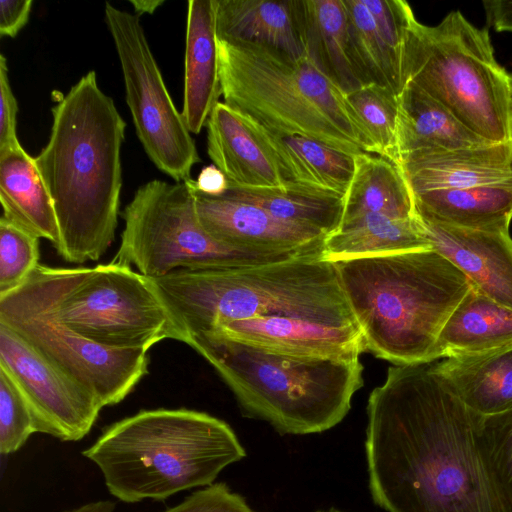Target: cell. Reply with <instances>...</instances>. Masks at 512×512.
I'll use <instances>...</instances> for the list:
<instances>
[{"mask_svg": "<svg viewBox=\"0 0 512 512\" xmlns=\"http://www.w3.org/2000/svg\"><path fill=\"white\" fill-rule=\"evenodd\" d=\"M105 21L120 61L126 102L150 160L175 182L200 162L195 141L175 107L139 16L106 2Z\"/></svg>", "mask_w": 512, "mask_h": 512, "instance_id": "8fae6325", "label": "cell"}, {"mask_svg": "<svg viewBox=\"0 0 512 512\" xmlns=\"http://www.w3.org/2000/svg\"><path fill=\"white\" fill-rule=\"evenodd\" d=\"M432 249L416 215L398 219L383 214H365L340 223L327 236L322 257L332 263Z\"/></svg>", "mask_w": 512, "mask_h": 512, "instance_id": "484cf974", "label": "cell"}, {"mask_svg": "<svg viewBox=\"0 0 512 512\" xmlns=\"http://www.w3.org/2000/svg\"><path fill=\"white\" fill-rule=\"evenodd\" d=\"M189 183L196 191L209 196H220L229 188L226 176L214 164L204 167L197 179H190Z\"/></svg>", "mask_w": 512, "mask_h": 512, "instance_id": "ab89813d", "label": "cell"}, {"mask_svg": "<svg viewBox=\"0 0 512 512\" xmlns=\"http://www.w3.org/2000/svg\"><path fill=\"white\" fill-rule=\"evenodd\" d=\"M433 368L470 411L488 416L512 409V344L443 358Z\"/></svg>", "mask_w": 512, "mask_h": 512, "instance_id": "44dd1931", "label": "cell"}, {"mask_svg": "<svg viewBox=\"0 0 512 512\" xmlns=\"http://www.w3.org/2000/svg\"><path fill=\"white\" fill-rule=\"evenodd\" d=\"M82 454L126 503L210 486L246 455L226 422L186 408L141 410L107 427Z\"/></svg>", "mask_w": 512, "mask_h": 512, "instance_id": "5b68a950", "label": "cell"}, {"mask_svg": "<svg viewBox=\"0 0 512 512\" xmlns=\"http://www.w3.org/2000/svg\"><path fill=\"white\" fill-rule=\"evenodd\" d=\"M2 218L24 231L50 241L55 249L60 232L51 196L35 158L21 147L0 154Z\"/></svg>", "mask_w": 512, "mask_h": 512, "instance_id": "cb8c5ba5", "label": "cell"}, {"mask_svg": "<svg viewBox=\"0 0 512 512\" xmlns=\"http://www.w3.org/2000/svg\"><path fill=\"white\" fill-rule=\"evenodd\" d=\"M183 343L236 320L292 316L356 324L335 263L322 256L230 268L178 269L152 279Z\"/></svg>", "mask_w": 512, "mask_h": 512, "instance_id": "277c9868", "label": "cell"}, {"mask_svg": "<svg viewBox=\"0 0 512 512\" xmlns=\"http://www.w3.org/2000/svg\"><path fill=\"white\" fill-rule=\"evenodd\" d=\"M374 502L388 512H509L484 467L474 412L432 363L393 365L367 402Z\"/></svg>", "mask_w": 512, "mask_h": 512, "instance_id": "6da1fadb", "label": "cell"}, {"mask_svg": "<svg viewBox=\"0 0 512 512\" xmlns=\"http://www.w3.org/2000/svg\"><path fill=\"white\" fill-rule=\"evenodd\" d=\"M0 323L93 396L102 408L121 402L148 372L147 351L94 343L16 291L0 296Z\"/></svg>", "mask_w": 512, "mask_h": 512, "instance_id": "7c38bea8", "label": "cell"}, {"mask_svg": "<svg viewBox=\"0 0 512 512\" xmlns=\"http://www.w3.org/2000/svg\"><path fill=\"white\" fill-rule=\"evenodd\" d=\"M372 15L381 38L399 63L402 58L407 30L415 17L410 5L403 0H362Z\"/></svg>", "mask_w": 512, "mask_h": 512, "instance_id": "d590c367", "label": "cell"}, {"mask_svg": "<svg viewBox=\"0 0 512 512\" xmlns=\"http://www.w3.org/2000/svg\"><path fill=\"white\" fill-rule=\"evenodd\" d=\"M218 41L306 57L304 0H213Z\"/></svg>", "mask_w": 512, "mask_h": 512, "instance_id": "d6986e66", "label": "cell"}, {"mask_svg": "<svg viewBox=\"0 0 512 512\" xmlns=\"http://www.w3.org/2000/svg\"><path fill=\"white\" fill-rule=\"evenodd\" d=\"M335 265L365 351L393 365L440 359V333L471 289L452 262L430 249Z\"/></svg>", "mask_w": 512, "mask_h": 512, "instance_id": "3957f363", "label": "cell"}, {"mask_svg": "<svg viewBox=\"0 0 512 512\" xmlns=\"http://www.w3.org/2000/svg\"><path fill=\"white\" fill-rule=\"evenodd\" d=\"M418 219L433 250L452 262L475 290L512 309L509 232L468 230Z\"/></svg>", "mask_w": 512, "mask_h": 512, "instance_id": "e0dca14e", "label": "cell"}, {"mask_svg": "<svg viewBox=\"0 0 512 512\" xmlns=\"http://www.w3.org/2000/svg\"><path fill=\"white\" fill-rule=\"evenodd\" d=\"M0 368L14 380L31 411L36 432L78 441L102 409L98 401L0 323Z\"/></svg>", "mask_w": 512, "mask_h": 512, "instance_id": "4fadbf2b", "label": "cell"}, {"mask_svg": "<svg viewBox=\"0 0 512 512\" xmlns=\"http://www.w3.org/2000/svg\"><path fill=\"white\" fill-rule=\"evenodd\" d=\"M316 512H343V511H340V510L335 509V508H328V509H324V510H318Z\"/></svg>", "mask_w": 512, "mask_h": 512, "instance_id": "ee69618b", "label": "cell"}, {"mask_svg": "<svg viewBox=\"0 0 512 512\" xmlns=\"http://www.w3.org/2000/svg\"><path fill=\"white\" fill-rule=\"evenodd\" d=\"M207 153L229 186L250 190H287L289 184L263 142L258 123L225 102H218L207 123Z\"/></svg>", "mask_w": 512, "mask_h": 512, "instance_id": "2e32d148", "label": "cell"}, {"mask_svg": "<svg viewBox=\"0 0 512 512\" xmlns=\"http://www.w3.org/2000/svg\"><path fill=\"white\" fill-rule=\"evenodd\" d=\"M186 183L194 192L201 226L218 243L253 254L322 256L327 238L322 231L279 219L225 193L202 194Z\"/></svg>", "mask_w": 512, "mask_h": 512, "instance_id": "5bb4252c", "label": "cell"}, {"mask_svg": "<svg viewBox=\"0 0 512 512\" xmlns=\"http://www.w3.org/2000/svg\"><path fill=\"white\" fill-rule=\"evenodd\" d=\"M258 128L290 189L345 196L354 174V155L306 137L275 135L259 123Z\"/></svg>", "mask_w": 512, "mask_h": 512, "instance_id": "7402d4cb", "label": "cell"}, {"mask_svg": "<svg viewBox=\"0 0 512 512\" xmlns=\"http://www.w3.org/2000/svg\"><path fill=\"white\" fill-rule=\"evenodd\" d=\"M416 215L468 230L509 232L512 180L463 189L426 191L413 195Z\"/></svg>", "mask_w": 512, "mask_h": 512, "instance_id": "603a6c76", "label": "cell"}, {"mask_svg": "<svg viewBox=\"0 0 512 512\" xmlns=\"http://www.w3.org/2000/svg\"><path fill=\"white\" fill-rule=\"evenodd\" d=\"M491 144L463 125L448 109L412 83L398 96L396 152L453 150Z\"/></svg>", "mask_w": 512, "mask_h": 512, "instance_id": "d4e9b609", "label": "cell"}, {"mask_svg": "<svg viewBox=\"0 0 512 512\" xmlns=\"http://www.w3.org/2000/svg\"><path fill=\"white\" fill-rule=\"evenodd\" d=\"M217 42L226 104L275 135L306 137L354 156L370 153L365 130L345 94L307 57Z\"/></svg>", "mask_w": 512, "mask_h": 512, "instance_id": "52a82bcc", "label": "cell"}, {"mask_svg": "<svg viewBox=\"0 0 512 512\" xmlns=\"http://www.w3.org/2000/svg\"><path fill=\"white\" fill-rule=\"evenodd\" d=\"M233 392L246 415L281 434L326 431L347 415L363 385V366L352 361L298 358L266 351L218 332L188 344Z\"/></svg>", "mask_w": 512, "mask_h": 512, "instance_id": "8992f818", "label": "cell"}, {"mask_svg": "<svg viewBox=\"0 0 512 512\" xmlns=\"http://www.w3.org/2000/svg\"><path fill=\"white\" fill-rule=\"evenodd\" d=\"M130 4L133 6L135 13L138 16L142 14H153L162 4L164 0H130Z\"/></svg>", "mask_w": 512, "mask_h": 512, "instance_id": "b9f144b4", "label": "cell"}, {"mask_svg": "<svg viewBox=\"0 0 512 512\" xmlns=\"http://www.w3.org/2000/svg\"><path fill=\"white\" fill-rule=\"evenodd\" d=\"M400 168L412 195L512 180V142L403 155Z\"/></svg>", "mask_w": 512, "mask_h": 512, "instance_id": "ac0fdd59", "label": "cell"}, {"mask_svg": "<svg viewBox=\"0 0 512 512\" xmlns=\"http://www.w3.org/2000/svg\"><path fill=\"white\" fill-rule=\"evenodd\" d=\"M482 4L489 26L512 32V0H485Z\"/></svg>", "mask_w": 512, "mask_h": 512, "instance_id": "60d3db41", "label": "cell"}, {"mask_svg": "<svg viewBox=\"0 0 512 512\" xmlns=\"http://www.w3.org/2000/svg\"><path fill=\"white\" fill-rule=\"evenodd\" d=\"M343 2L352 61L364 85L387 87L399 96L404 86L401 67L381 38L372 15L362 0Z\"/></svg>", "mask_w": 512, "mask_h": 512, "instance_id": "4dcf8cb0", "label": "cell"}, {"mask_svg": "<svg viewBox=\"0 0 512 512\" xmlns=\"http://www.w3.org/2000/svg\"><path fill=\"white\" fill-rule=\"evenodd\" d=\"M126 123L89 71L52 108L45 147L34 157L51 196L67 262L99 260L115 239Z\"/></svg>", "mask_w": 512, "mask_h": 512, "instance_id": "7a4b0ae2", "label": "cell"}, {"mask_svg": "<svg viewBox=\"0 0 512 512\" xmlns=\"http://www.w3.org/2000/svg\"><path fill=\"white\" fill-rule=\"evenodd\" d=\"M402 79L485 141L512 142V78L497 62L488 30L474 26L460 11L435 26L411 20Z\"/></svg>", "mask_w": 512, "mask_h": 512, "instance_id": "ba28073f", "label": "cell"}, {"mask_svg": "<svg viewBox=\"0 0 512 512\" xmlns=\"http://www.w3.org/2000/svg\"><path fill=\"white\" fill-rule=\"evenodd\" d=\"M370 143V153L398 163V96L389 88L367 84L345 95Z\"/></svg>", "mask_w": 512, "mask_h": 512, "instance_id": "1f68e13d", "label": "cell"}, {"mask_svg": "<svg viewBox=\"0 0 512 512\" xmlns=\"http://www.w3.org/2000/svg\"><path fill=\"white\" fill-rule=\"evenodd\" d=\"M211 332L269 352L298 358L352 361L359 359L365 351L361 332L355 324L292 316L236 320Z\"/></svg>", "mask_w": 512, "mask_h": 512, "instance_id": "9a60e30c", "label": "cell"}, {"mask_svg": "<svg viewBox=\"0 0 512 512\" xmlns=\"http://www.w3.org/2000/svg\"><path fill=\"white\" fill-rule=\"evenodd\" d=\"M16 291L68 329L99 345L148 351L183 335L152 279L119 263L60 268L39 264Z\"/></svg>", "mask_w": 512, "mask_h": 512, "instance_id": "9c48e42d", "label": "cell"}, {"mask_svg": "<svg viewBox=\"0 0 512 512\" xmlns=\"http://www.w3.org/2000/svg\"><path fill=\"white\" fill-rule=\"evenodd\" d=\"M18 104L9 81L7 60L0 55V154L22 147L17 136Z\"/></svg>", "mask_w": 512, "mask_h": 512, "instance_id": "74e56055", "label": "cell"}, {"mask_svg": "<svg viewBox=\"0 0 512 512\" xmlns=\"http://www.w3.org/2000/svg\"><path fill=\"white\" fill-rule=\"evenodd\" d=\"M39 239L0 218V296L22 286L40 264Z\"/></svg>", "mask_w": 512, "mask_h": 512, "instance_id": "836d02e7", "label": "cell"}, {"mask_svg": "<svg viewBox=\"0 0 512 512\" xmlns=\"http://www.w3.org/2000/svg\"><path fill=\"white\" fill-rule=\"evenodd\" d=\"M354 159V174L344 196L341 222L365 214L416 218L413 195L400 165L365 152L355 155Z\"/></svg>", "mask_w": 512, "mask_h": 512, "instance_id": "83f0119b", "label": "cell"}, {"mask_svg": "<svg viewBox=\"0 0 512 512\" xmlns=\"http://www.w3.org/2000/svg\"><path fill=\"white\" fill-rule=\"evenodd\" d=\"M222 95L213 0H189L182 117L198 134Z\"/></svg>", "mask_w": 512, "mask_h": 512, "instance_id": "ffe728a7", "label": "cell"}, {"mask_svg": "<svg viewBox=\"0 0 512 512\" xmlns=\"http://www.w3.org/2000/svg\"><path fill=\"white\" fill-rule=\"evenodd\" d=\"M226 195L254 204L273 216L317 230L327 236L340 225L344 197L302 188L287 190H250L229 186Z\"/></svg>", "mask_w": 512, "mask_h": 512, "instance_id": "f546056e", "label": "cell"}, {"mask_svg": "<svg viewBox=\"0 0 512 512\" xmlns=\"http://www.w3.org/2000/svg\"><path fill=\"white\" fill-rule=\"evenodd\" d=\"M512 344V309L472 286L446 321L438 340L440 358L478 354Z\"/></svg>", "mask_w": 512, "mask_h": 512, "instance_id": "f1b7e54d", "label": "cell"}, {"mask_svg": "<svg viewBox=\"0 0 512 512\" xmlns=\"http://www.w3.org/2000/svg\"><path fill=\"white\" fill-rule=\"evenodd\" d=\"M306 57L345 95L364 83L352 61L343 0H304Z\"/></svg>", "mask_w": 512, "mask_h": 512, "instance_id": "4316f807", "label": "cell"}, {"mask_svg": "<svg viewBox=\"0 0 512 512\" xmlns=\"http://www.w3.org/2000/svg\"><path fill=\"white\" fill-rule=\"evenodd\" d=\"M474 433L488 476L512 512V409L488 416L474 413Z\"/></svg>", "mask_w": 512, "mask_h": 512, "instance_id": "d6a6232c", "label": "cell"}, {"mask_svg": "<svg viewBox=\"0 0 512 512\" xmlns=\"http://www.w3.org/2000/svg\"><path fill=\"white\" fill-rule=\"evenodd\" d=\"M36 433L29 406L14 380L0 368V452L19 450Z\"/></svg>", "mask_w": 512, "mask_h": 512, "instance_id": "e575fe53", "label": "cell"}, {"mask_svg": "<svg viewBox=\"0 0 512 512\" xmlns=\"http://www.w3.org/2000/svg\"><path fill=\"white\" fill-rule=\"evenodd\" d=\"M115 503L110 500L91 502L73 510L64 512H113Z\"/></svg>", "mask_w": 512, "mask_h": 512, "instance_id": "7bdbcfd3", "label": "cell"}, {"mask_svg": "<svg viewBox=\"0 0 512 512\" xmlns=\"http://www.w3.org/2000/svg\"><path fill=\"white\" fill-rule=\"evenodd\" d=\"M32 5V0L0 1V35L15 37L27 24Z\"/></svg>", "mask_w": 512, "mask_h": 512, "instance_id": "f35d334b", "label": "cell"}, {"mask_svg": "<svg viewBox=\"0 0 512 512\" xmlns=\"http://www.w3.org/2000/svg\"><path fill=\"white\" fill-rule=\"evenodd\" d=\"M125 225L112 262L157 279L178 269H230L300 256L261 255L226 247L201 226L186 182L142 184L122 213Z\"/></svg>", "mask_w": 512, "mask_h": 512, "instance_id": "30bf717a", "label": "cell"}, {"mask_svg": "<svg viewBox=\"0 0 512 512\" xmlns=\"http://www.w3.org/2000/svg\"><path fill=\"white\" fill-rule=\"evenodd\" d=\"M164 512H253L245 500L224 483L197 490L177 506Z\"/></svg>", "mask_w": 512, "mask_h": 512, "instance_id": "8d00e7d4", "label": "cell"}]
</instances>
